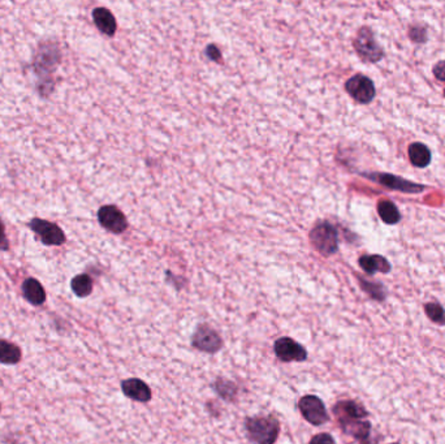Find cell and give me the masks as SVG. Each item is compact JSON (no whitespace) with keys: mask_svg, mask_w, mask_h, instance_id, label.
<instances>
[{"mask_svg":"<svg viewBox=\"0 0 445 444\" xmlns=\"http://www.w3.org/2000/svg\"><path fill=\"white\" fill-rule=\"evenodd\" d=\"M244 427L253 444H275L280 435V422L272 415L247 417Z\"/></svg>","mask_w":445,"mask_h":444,"instance_id":"1","label":"cell"},{"mask_svg":"<svg viewBox=\"0 0 445 444\" xmlns=\"http://www.w3.org/2000/svg\"><path fill=\"white\" fill-rule=\"evenodd\" d=\"M353 46L358 56L365 63H377L384 56V49L376 42L373 30L366 26L359 29L353 42Z\"/></svg>","mask_w":445,"mask_h":444,"instance_id":"2","label":"cell"},{"mask_svg":"<svg viewBox=\"0 0 445 444\" xmlns=\"http://www.w3.org/2000/svg\"><path fill=\"white\" fill-rule=\"evenodd\" d=\"M190 344L199 352L215 355L221 351L224 343L215 328H212L208 323H199L192 335Z\"/></svg>","mask_w":445,"mask_h":444,"instance_id":"3","label":"cell"},{"mask_svg":"<svg viewBox=\"0 0 445 444\" xmlns=\"http://www.w3.org/2000/svg\"><path fill=\"white\" fill-rule=\"evenodd\" d=\"M310 240L318 252L326 257L335 254L338 249L336 228L327 222L319 223L313 228L310 234Z\"/></svg>","mask_w":445,"mask_h":444,"instance_id":"4","label":"cell"},{"mask_svg":"<svg viewBox=\"0 0 445 444\" xmlns=\"http://www.w3.org/2000/svg\"><path fill=\"white\" fill-rule=\"evenodd\" d=\"M362 175L368 178V180L374 181L376 184H379V185H383V187H387L391 190H397V192L406 193V194H418V193L425 192L426 189H427L426 185L416 184V183H413L410 180L396 176V175H392V174L365 172Z\"/></svg>","mask_w":445,"mask_h":444,"instance_id":"5","label":"cell"},{"mask_svg":"<svg viewBox=\"0 0 445 444\" xmlns=\"http://www.w3.org/2000/svg\"><path fill=\"white\" fill-rule=\"evenodd\" d=\"M298 409L307 422L313 426H322L329 421L326 405L315 395L302 396L298 401Z\"/></svg>","mask_w":445,"mask_h":444,"instance_id":"6","label":"cell"},{"mask_svg":"<svg viewBox=\"0 0 445 444\" xmlns=\"http://www.w3.org/2000/svg\"><path fill=\"white\" fill-rule=\"evenodd\" d=\"M274 352L281 362H305L309 357L306 348L289 336H281L274 343Z\"/></svg>","mask_w":445,"mask_h":444,"instance_id":"7","label":"cell"},{"mask_svg":"<svg viewBox=\"0 0 445 444\" xmlns=\"http://www.w3.org/2000/svg\"><path fill=\"white\" fill-rule=\"evenodd\" d=\"M345 89L352 98L362 105H367L375 98V85L371 79L364 75H356L348 79Z\"/></svg>","mask_w":445,"mask_h":444,"instance_id":"8","label":"cell"},{"mask_svg":"<svg viewBox=\"0 0 445 444\" xmlns=\"http://www.w3.org/2000/svg\"><path fill=\"white\" fill-rule=\"evenodd\" d=\"M30 228L40 237V241L45 245H52V247H59L65 243V235L61 231L59 226L55 223H51L43 219H33L30 222Z\"/></svg>","mask_w":445,"mask_h":444,"instance_id":"9","label":"cell"},{"mask_svg":"<svg viewBox=\"0 0 445 444\" xmlns=\"http://www.w3.org/2000/svg\"><path fill=\"white\" fill-rule=\"evenodd\" d=\"M338 424L345 434L353 436L361 444H370L373 426L367 420L358 418H338Z\"/></svg>","mask_w":445,"mask_h":444,"instance_id":"10","label":"cell"},{"mask_svg":"<svg viewBox=\"0 0 445 444\" xmlns=\"http://www.w3.org/2000/svg\"><path fill=\"white\" fill-rule=\"evenodd\" d=\"M98 219L102 227L114 234H121L128 227L127 217L115 206H103L99 210Z\"/></svg>","mask_w":445,"mask_h":444,"instance_id":"11","label":"cell"},{"mask_svg":"<svg viewBox=\"0 0 445 444\" xmlns=\"http://www.w3.org/2000/svg\"><path fill=\"white\" fill-rule=\"evenodd\" d=\"M121 391L129 399H132L137 403H142V404H146L153 397L151 390H150L148 383L139 378L124 379L121 382Z\"/></svg>","mask_w":445,"mask_h":444,"instance_id":"12","label":"cell"},{"mask_svg":"<svg viewBox=\"0 0 445 444\" xmlns=\"http://www.w3.org/2000/svg\"><path fill=\"white\" fill-rule=\"evenodd\" d=\"M334 413L338 418H358L366 420L368 412L366 408L356 400H343L334 406Z\"/></svg>","mask_w":445,"mask_h":444,"instance_id":"13","label":"cell"},{"mask_svg":"<svg viewBox=\"0 0 445 444\" xmlns=\"http://www.w3.org/2000/svg\"><path fill=\"white\" fill-rule=\"evenodd\" d=\"M359 266L361 268L368 274V275H374L376 273H382V274H388L392 266L388 262L387 258L379 254H366L359 258Z\"/></svg>","mask_w":445,"mask_h":444,"instance_id":"14","label":"cell"},{"mask_svg":"<svg viewBox=\"0 0 445 444\" xmlns=\"http://www.w3.org/2000/svg\"><path fill=\"white\" fill-rule=\"evenodd\" d=\"M22 293L31 305L40 306L46 301V292L37 279L29 277L22 284Z\"/></svg>","mask_w":445,"mask_h":444,"instance_id":"15","label":"cell"},{"mask_svg":"<svg viewBox=\"0 0 445 444\" xmlns=\"http://www.w3.org/2000/svg\"><path fill=\"white\" fill-rule=\"evenodd\" d=\"M410 163L416 168H426L431 163V151L422 142H414L407 148Z\"/></svg>","mask_w":445,"mask_h":444,"instance_id":"16","label":"cell"},{"mask_svg":"<svg viewBox=\"0 0 445 444\" xmlns=\"http://www.w3.org/2000/svg\"><path fill=\"white\" fill-rule=\"evenodd\" d=\"M211 387L223 400H226L228 403H233L237 399L238 387L233 381L219 376L211 383Z\"/></svg>","mask_w":445,"mask_h":444,"instance_id":"17","label":"cell"},{"mask_svg":"<svg viewBox=\"0 0 445 444\" xmlns=\"http://www.w3.org/2000/svg\"><path fill=\"white\" fill-rule=\"evenodd\" d=\"M93 19L94 22L103 34L114 36L116 31V20L114 15L106 8H97L93 12Z\"/></svg>","mask_w":445,"mask_h":444,"instance_id":"18","label":"cell"},{"mask_svg":"<svg viewBox=\"0 0 445 444\" xmlns=\"http://www.w3.org/2000/svg\"><path fill=\"white\" fill-rule=\"evenodd\" d=\"M377 214L386 224H397L401 220V214L395 204L389 199H380L377 204Z\"/></svg>","mask_w":445,"mask_h":444,"instance_id":"19","label":"cell"},{"mask_svg":"<svg viewBox=\"0 0 445 444\" xmlns=\"http://www.w3.org/2000/svg\"><path fill=\"white\" fill-rule=\"evenodd\" d=\"M21 349L7 340L0 339V362L6 365H16L21 360Z\"/></svg>","mask_w":445,"mask_h":444,"instance_id":"20","label":"cell"},{"mask_svg":"<svg viewBox=\"0 0 445 444\" xmlns=\"http://www.w3.org/2000/svg\"><path fill=\"white\" fill-rule=\"evenodd\" d=\"M70 286L76 296L88 297L93 292V280L89 275L81 274L72 279Z\"/></svg>","mask_w":445,"mask_h":444,"instance_id":"21","label":"cell"},{"mask_svg":"<svg viewBox=\"0 0 445 444\" xmlns=\"http://www.w3.org/2000/svg\"><path fill=\"white\" fill-rule=\"evenodd\" d=\"M359 280V284L361 288L366 292L368 296L371 298H374L376 301H383L386 298V291H384V286H382L380 283H374V282H368L366 279H362V277H358Z\"/></svg>","mask_w":445,"mask_h":444,"instance_id":"22","label":"cell"},{"mask_svg":"<svg viewBox=\"0 0 445 444\" xmlns=\"http://www.w3.org/2000/svg\"><path fill=\"white\" fill-rule=\"evenodd\" d=\"M427 316L439 326H445V310L439 303H428L425 305Z\"/></svg>","mask_w":445,"mask_h":444,"instance_id":"23","label":"cell"},{"mask_svg":"<svg viewBox=\"0 0 445 444\" xmlns=\"http://www.w3.org/2000/svg\"><path fill=\"white\" fill-rule=\"evenodd\" d=\"M409 37H410V40L416 42V43H425L426 40H427V31H426L423 26L414 25L409 30Z\"/></svg>","mask_w":445,"mask_h":444,"instance_id":"24","label":"cell"},{"mask_svg":"<svg viewBox=\"0 0 445 444\" xmlns=\"http://www.w3.org/2000/svg\"><path fill=\"white\" fill-rule=\"evenodd\" d=\"M309 444H336V442L332 435L328 434V433H322V434L313 436Z\"/></svg>","mask_w":445,"mask_h":444,"instance_id":"25","label":"cell"},{"mask_svg":"<svg viewBox=\"0 0 445 444\" xmlns=\"http://www.w3.org/2000/svg\"><path fill=\"white\" fill-rule=\"evenodd\" d=\"M432 73H434L435 79L439 81H445V60L436 63L435 67L432 68Z\"/></svg>","mask_w":445,"mask_h":444,"instance_id":"26","label":"cell"},{"mask_svg":"<svg viewBox=\"0 0 445 444\" xmlns=\"http://www.w3.org/2000/svg\"><path fill=\"white\" fill-rule=\"evenodd\" d=\"M8 247V241H7V237H6V231H4V226L0 220V249L1 250H6Z\"/></svg>","mask_w":445,"mask_h":444,"instance_id":"27","label":"cell"},{"mask_svg":"<svg viewBox=\"0 0 445 444\" xmlns=\"http://www.w3.org/2000/svg\"><path fill=\"white\" fill-rule=\"evenodd\" d=\"M0 411H1V405H0Z\"/></svg>","mask_w":445,"mask_h":444,"instance_id":"28","label":"cell"},{"mask_svg":"<svg viewBox=\"0 0 445 444\" xmlns=\"http://www.w3.org/2000/svg\"><path fill=\"white\" fill-rule=\"evenodd\" d=\"M391 444H398V443H391Z\"/></svg>","mask_w":445,"mask_h":444,"instance_id":"29","label":"cell"},{"mask_svg":"<svg viewBox=\"0 0 445 444\" xmlns=\"http://www.w3.org/2000/svg\"><path fill=\"white\" fill-rule=\"evenodd\" d=\"M444 97H445V89H444Z\"/></svg>","mask_w":445,"mask_h":444,"instance_id":"30","label":"cell"}]
</instances>
